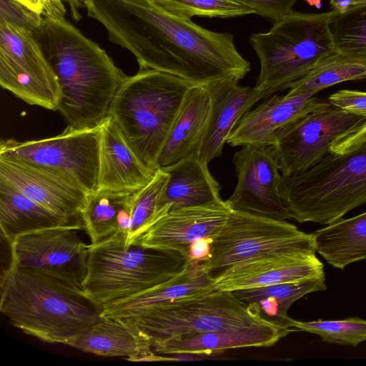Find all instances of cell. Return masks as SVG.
<instances>
[{"label": "cell", "instance_id": "1", "mask_svg": "<svg viewBox=\"0 0 366 366\" xmlns=\"http://www.w3.org/2000/svg\"><path fill=\"white\" fill-rule=\"evenodd\" d=\"M85 9L105 28L109 41L134 56L139 69L166 72L197 86L241 80L250 71L232 34L177 17L152 0H86Z\"/></svg>", "mask_w": 366, "mask_h": 366}, {"label": "cell", "instance_id": "2", "mask_svg": "<svg viewBox=\"0 0 366 366\" xmlns=\"http://www.w3.org/2000/svg\"><path fill=\"white\" fill-rule=\"evenodd\" d=\"M33 34L58 79L57 111L74 128L100 124L128 76L104 49L64 18L44 17Z\"/></svg>", "mask_w": 366, "mask_h": 366}, {"label": "cell", "instance_id": "3", "mask_svg": "<svg viewBox=\"0 0 366 366\" xmlns=\"http://www.w3.org/2000/svg\"><path fill=\"white\" fill-rule=\"evenodd\" d=\"M0 310L23 332L64 345L102 319L81 287L11 262L1 275Z\"/></svg>", "mask_w": 366, "mask_h": 366}, {"label": "cell", "instance_id": "4", "mask_svg": "<svg viewBox=\"0 0 366 366\" xmlns=\"http://www.w3.org/2000/svg\"><path fill=\"white\" fill-rule=\"evenodd\" d=\"M195 86L172 74L139 69L123 81L111 104L112 117L128 145L152 174L169 132Z\"/></svg>", "mask_w": 366, "mask_h": 366}, {"label": "cell", "instance_id": "5", "mask_svg": "<svg viewBox=\"0 0 366 366\" xmlns=\"http://www.w3.org/2000/svg\"><path fill=\"white\" fill-rule=\"evenodd\" d=\"M188 261L179 252L127 244V235L115 232L89 244L82 290L102 309L169 280Z\"/></svg>", "mask_w": 366, "mask_h": 366}, {"label": "cell", "instance_id": "6", "mask_svg": "<svg viewBox=\"0 0 366 366\" xmlns=\"http://www.w3.org/2000/svg\"><path fill=\"white\" fill-rule=\"evenodd\" d=\"M282 200L298 223H334L366 204V143L345 154L329 153L307 171L282 175Z\"/></svg>", "mask_w": 366, "mask_h": 366}, {"label": "cell", "instance_id": "7", "mask_svg": "<svg viewBox=\"0 0 366 366\" xmlns=\"http://www.w3.org/2000/svg\"><path fill=\"white\" fill-rule=\"evenodd\" d=\"M334 10L293 11L267 32L250 36L260 71L254 87L270 95L289 89L320 61L336 53L330 29Z\"/></svg>", "mask_w": 366, "mask_h": 366}, {"label": "cell", "instance_id": "8", "mask_svg": "<svg viewBox=\"0 0 366 366\" xmlns=\"http://www.w3.org/2000/svg\"><path fill=\"white\" fill-rule=\"evenodd\" d=\"M312 234L286 221H277L232 210L212 238L211 252L204 262L214 277L236 264L288 257L316 256Z\"/></svg>", "mask_w": 366, "mask_h": 366}, {"label": "cell", "instance_id": "9", "mask_svg": "<svg viewBox=\"0 0 366 366\" xmlns=\"http://www.w3.org/2000/svg\"><path fill=\"white\" fill-rule=\"evenodd\" d=\"M120 320L139 327L149 337L152 348L185 336L271 322L232 292L218 290L172 302L140 317Z\"/></svg>", "mask_w": 366, "mask_h": 366}, {"label": "cell", "instance_id": "10", "mask_svg": "<svg viewBox=\"0 0 366 366\" xmlns=\"http://www.w3.org/2000/svg\"><path fill=\"white\" fill-rule=\"evenodd\" d=\"M100 129V124L83 129L68 125L52 137L1 139L0 157L54 171L89 194L98 188Z\"/></svg>", "mask_w": 366, "mask_h": 366}, {"label": "cell", "instance_id": "11", "mask_svg": "<svg viewBox=\"0 0 366 366\" xmlns=\"http://www.w3.org/2000/svg\"><path fill=\"white\" fill-rule=\"evenodd\" d=\"M0 84L31 105L57 111V76L33 31L0 19Z\"/></svg>", "mask_w": 366, "mask_h": 366}, {"label": "cell", "instance_id": "12", "mask_svg": "<svg viewBox=\"0 0 366 366\" xmlns=\"http://www.w3.org/2000/svg\"><path fill=\"white\" fill-rule=\"evenodd\" d=\"M335 106L300 115L282 126L274 145L282 175L302 173L330 153L332 144L365 122Z\"/></svg>", "mask_w": 366, "mask_h": 366}, {"label": "cell", "instance_id": "13", "mask_svg": "<svg viewBox=\"0 0 366 366\" xmlns=\"http://www.w3.org/2000/svg\"><path fill=\"white\" fill-rule=\"evenodd\" d=\"M82 229L79 222L18 236L9 243L11 263L81 287L89 247L79 235Z\"/></svg>", "mask_w": 366, "mask_h": 366}, {"label": "cell", "instance_id": "14", "mask_svg": "<svg viewBox=\"0 0 366 366\" xmlns=\"http://www.w3.org/2000/svg\"><path fill=\"white\" fill-rule=\"evenodd\" d=\"M232 161L237 182L226 200L230 208L277 221L290 219L279 192L282 174L274 147L242 146L235 152Z\"/></svg>", "mask_w": 366, "mask_h": 366}, {"label": "cell", "instance_id": "15", "mask_svg": "<svg viewBox=\"0 0 366 366\" xmlns=\"http://www.w3.org/2000/svg\"><path fill=\"white\" fill-rule=\"evenodd\" d=\"M0 179L57 216L82 222L81 212L88 194L60 174L0 157Z\"/></svg>", "mask_w": 366, "mask_h": 366}, {"label": "cell", "instance_id": "16", "mask_svg": "<svg viewBox=\"0 0 366 366\" xmlns=\"http://www.w3.org/2000/svg\"><path fill=\"white\" fill-rule=\"evenodd\" d=\"M232 210L227 201L172 209L139 234L131 244L179 252L188 259L190 244L199 238H213Z\"/></svg>", "mask_w": 366, "mask_h": 366}, {"label": "cell", "instance_id": "17", "mask_svg": "<svg viewBox=\"0 0 366 366\" xmlns=\"http://www.w3.org/2000/svg\"><path fill=\"white\" fill-rule=\"evenodd\" d=\"M316 92L287 97L272 94L237 122L227 139L231 147L247 144L274 145L277 131L287 122L308 112L325 109L329 101L314 97Z\"/></svg>", "mask_w": 366, "mask_h": 366}, {"label": "cell", "instance_id": "18", "mask_svg": "<svg viewBox=\"0 0 366 366\" xmlns=\"http://www.w3.org/2000/svg\"><path fill=\"white\" fill-rule=\"evenodd\" d=\"M214 290L213 277L204 263L189 260L169 280L103 306L101 316L115 319L140 317L172 302L202 297Z\"/></svg>", "mask_w": 366, "mask_h": 366}, {"label": "cell", "instance_id": "19", "mask_svg": "<svg viewBox=\"0 0 366 366\" xmlns=\"http://www.w3.org/2000/svg\"><path fill=\"white\" fill-rule=\"evenodd\" d=\"M212 98L211 114L202 141L200 157L207 164L221 157L227 139L239 119L260 99L270 94L239 80L224 79L206 86Z\"/></svg>", "mask_w": 366, "mask_h": 366}, {"label": "cell", "instance_id": "20", "mask_svg": "<svg viewBox=\"0 0 366 366\" xmlns=\"http://www.w3.org/2000/svg\"><path fill=\"white\" fill-rule=\"evenodd\" d=\"M293 329L273 322L225 328L168 340L153 347L159 355H206L249 347H270Z\"/></svg>", "mask_w": 366, "mask_h": 366}, {"label": "cell", "instance_id": "21", "mask_svg": "<svg viewBox=\"0 0 366 366\" xmlns=\"http://www.w3.org/2000/svg\"><path fill=\"white\" fill-rule=\"evenodd\" d=\"M66 345L104 357H124L129 361H166L157 355L149 337L137 325L120 319H102Z\"/></svg>", "mask_w": 366, "mask_h": 366}, {"label": "cell", "instance_id": "22", "mask_svg": "<svg viewBox=\"0 0 366 366\" xmlns=\"http://www.w3.org/2000/svg\"><path fill=\"white\" fill-rule=\"evenodd\" d=\"M316 256L310 258L275 257L232 266L213 277L218 291L265 287L296 282L324 274Z\"/></svg>", "mask_w": 366, "mask_h": 366}, {"label": "cell", "instance_id": "23", "mask_svg": "<svg viewBox=\"0 0 366 366\" xmlns=\"http://www.w3.org/2000/svg\"><path fill=\"white\" fill-rule=\"evenodd\" d=\"M100 126L97 189L134 192L147 184L154 174L128 145L114 119L108 116Z\"/></svg>", "mask_w": 366, "mask_h": 366}, {"label": "cell", "instance_id": "24", "mask_svg": "<svg viewBox=\"0 0 366 366\" xmlns=\"http://www.w3.org/2000/svg\"><path fill=\"white\" fill-rule=\"evenodd\" d=\"M212 110L206 86H194L187 93L159 156V168L193 154H199Z\"/></svg>", "mask_w": 366, "mask_h": 366}, {"label": "cell", "instance_id": "25", "mask_svg": "<svg viewBox=\"0 0 366 366\" xmlns=\"http://www.w3.org/2000/svg\"><path fill=\"white\" fill-rule=\"evenodd\" d=\"M168 174L160 209L169 210L221 203V187L211 174L208 164L199 154L189 156L160 168Z\"/></svg>", "mask_w": 366, "mask_h": 366}, {"label": "cell", "instance_id": "26", "mask_svg": "<svg viewBox=\"0 0 366 366\" xmlns=\"http://www.w3.org/2000/svg\"><path fill=\"white\" fill-rule=\"evenodd\" d=\"M133 192L97 189L88 194L81 219L90 244L97 243L115 232H122L128 239L132 229Z\"/></svg>", "mask_w": 366, "mask_h": 366}, {"label": "cell", "instance_id": "27", "mask_svg": "<svg viewBox=\"0 0 366 366\" xmlns=\"http://www.w3.org/2000/svg\"><path fill=\"white\" fill-rule=\"evenodd\" d=\"M74 223L79 222L57 216L0 179V227L9 243L28 232Z\"/></svg>", "mask_w": 366, "mask_h": 366}, {"label": "cell", "instance_id": "28", "mask_svg": "<svg viewBox=\"0 0 366 366\" xmlns=\"http://www.w3.org/2000/svg\"><path fill=\"white\" fill-rule=\"evenodd\" d=\"M316 252L335 268L366 259V212L312 233Z\"/></svg>", "mask_w": 366, "mask_h": 366}, {"label": "cell", "instance_id": "29", "mask_svg": "<svg viewBox=\"0 0 366 366\" xmlns=\"http://www.w3.org/2000/svg\"><path fill=\"white\" fill-rule=\"evenodd\" d=\"M327 289L325 274L296 282L232 291L240 301L254 307L267 320L287 325V311L307 294ZM289 327V326H288Z\"/></svg>", "mask_w": 366, "mask_h": 366}, {"label": "cell", "instance_id": "30", "mask_svg": "<svg viewBox=\"0 0 366 366\" xmlns=\"http://www.w3.org/2000/svg\"><path fill=\"white\" fill-rule=\"evenodd\" d=\"M366 79V64L335 53L320 61L310 73L292 84L287 93L293 97L310 92H318L335 84Z\"/></svg>", "mask_w": 366, "mask_h": 366}, {"label": "cell", "instance_id": "31", "mask_svg": "<svg viewBox=\"0 0 366 366\" xmlns=\"http://www.w3.org/2000/svg\"><path fill=\"white\" fill-rule=\"evenodd\" d=\"M330 29L337 53L366 64V3L342 14L334 10Z\"/></svg>", "mask_w": 366, "mask_h": 366}, {"label": "cell", "instance_id": "32", "mask_svg": "<svg viewBox=\"0 0 366 366\" xmlns=\"http://www.w3.org/2000/svg\"><path fill=\"white\" fill-rule=\"evenodd\" d=\"M168 174L160 168L149 182L133 192L132 200V229L127 240L130 244L142 232L164 214L160 209Z\"/></svg>", "mask_w": 366, "mask_h": 366}, {"label": "cell", "instance_id": "33", "mask_svg": "<svg viewBox=\"0 0 366 366\" xmlns=\"http://www.w3.org/2000/svg\"><path fill=\"white\" fill-rule=\"evenodd\" d=\"M287 325L294 330L316 334L324 342L356 347L366 341V320L348 317L343 320H317L302 322L289 318Z\"/></svg>", "mask_w": 366, "mask_h": 366}, {"label": "cell", "instance_id": "34", "mask_svg": "<svg viewBox=\"0 0 366 366\" xmlns=\"http://www.w3.org/2000/svg\"><path fill=\"white\" fill-rule=\"evenodd\" d=\"M157 6L183 19L194 16L230 18L254 14L237 0H152Z\"/></svg>", "mask_w": 366, "mask_h": 366}, {"label": "cell", "instance_id": "35", "mask_svg": "<svg viewBox=\"0 0 366 366\" xmlns=\"http://www.w3.org/2000/svg\"><path fill=\"white\" fill-rule=\"evenodd\" d=\"M0 19L34 31L42 21L41 15L14 0H1Z\"/></svg>", "mask_w": 366, "mask_h": 366}, {"label": "cell", "instance_id": "36", "mask_svg": "<svg viewBox=\"0 0 366 366\" xmlns=\"http://www.w3.org/2000/svg\"><path fill=\"white\" fill-rule=\"evenodd\" d=\"M250 7L257 14L273 23L277 22L293 12V6L297 0H237Z\"/></svg>", "mask_w": 366, "mask_h": 366}, {"label": "cell", "instance_id": "37", "mask_svg": "<svg viewBox=\"0 0 366 366\" xmlns=\"http://www.w3.org/2000/svg\"><path fill=\"white\" fill-rule=\"evenodd\" d=\"M328 101L343 111L366 119V92L342 89L331 94Z\"/></svg>", "mask_w": 366, "mask_h": 366}, {"label": "cell", "instance_id": "38", "mask_svg": "<svg viewBox=\"0 0 366 366\" xmlns=\"http://www.w3.org/2000/svg\"><path fill=\"white\" fill-rule=\"evenodd\" d=\"M366 143V121L360 127L332 144L330 152L335 154H345Z\"/></svg>", "mask_w": 366, "mask_h": 366}, {"label": "cell", "instance_id": "39", "mask_svg": "<svg viewBox=\"0 0 366 366\" xmlns=\"http://www.w3.org/2000/svg\"><path fill=\"white\" fill-rule=\"evenodd\" d=\"M212 242L211 237H203L194 240L189 246L188 259L205 262L210 255Z\"/></svg>", "mask_w": 366, "mask_h": 366}, {"label": "cell", "instance_id": "40", "mask_svg": "<svg viewBox=\"0 0 366 366\" xmlns=\"http://www.w3.org/2000/svg\"><path fill=\"white\" fill-rule=\"evenodd\" d=\"M44 3V17L54 19L64 18L66 8L61 0H43Z\"/></svg>", "mask_w": 366, "mask_h": 366}, {"label": "cell", "instance_id": "41", "mask_svg": "<svg viewBox=\"0 0 366 366\" xmlns=\"http://www.w3.org/2000/svg\"><path fill=\"white\" fill-rule=\"evenodd\" d=\"M61 1L68 5L69 13L72 19L76 22L79 21L82 18V16L80 13V10L85 8L86 0Z\"/></svg>", "mask_w": 366, "mask_h": 366}, {"label": "cell", "instance_id": "42", "mask_svg": "<svg viewBox=\"0 0 366 366\" xmlns=\"http://www.w3.org/2000/svg\"><path fill=\"white\" fill-rule=\"evenodd\" d=\"M362 3H366V0H330L332 9L340 14L344 13L355 5Z\"/></svg>", "mask_w": 366, "mask_h": 366}, {"label": "cell", "instance_id": "43", "mask_svg": "<svg viewBox=\"0 0 366 366\" xmlns=\"http://www.w3.org/2000/svg\"><path fill=\"white\" fill-rule=\"evenodd\" d=\"M32 11L37 13L44 17L45 9L43 0H14Z\"/></svg>", "mask_w": 366, "mask_h": 366}]
</instances>
